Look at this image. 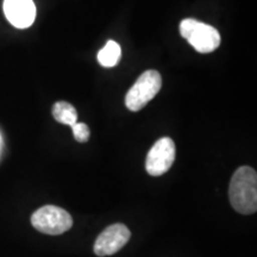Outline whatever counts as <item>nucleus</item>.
Listing matches in <instances>:
<instances>
[{
	"label": "nucleus",
	"instance_id": "4",
	"mask_svg": "<svg viewBox=\"0 0 257 257\" xmlns=\"http://www.w3.org/2000/svg\"><path fill=\"white\" fill-rule=\"evenodd\" d=\"M31 224L42 233L57 236L72 229L73 218L63 208L47 205L35 212L31 216Z\"/></svg>",
	"mask_w": 257,
	"mask_h": 257
},
{
	"label": "nucleus",
	"instance_id": "3",
	"mask_svg": "<svg viewBox=\"0 0 257 257\" xmlns=\"http://www.w3.org/2000/svg\"><path fill=\"white\" fill-rule=\"evenodd\" d=\"M162 78L157 70H147L138 78L125 96V106L130 111L137 112L146 106L160 92Z\"/></svg>",
	"mask_w": 257,
	"mask_h": 257
},
{
	"label": "nucleus",
	"instance_id": "2",
	"mask_svg": "<svg viewBox=\"0 0 257 257\" xmlns=\"http://www.w3.org/2000/svg\"><path fill=\"white\" fill-rule=\"evenodd\" d=\"M180 34L201 54L212 53L220 44V35L216 28L192 18L184 19L180 23Z\"/></svg>",
	"mask_w": 257,
	"mask_h": 257
},
{
	"label": "nucleus",
	"instance_id": "9",
	"mask_svg": "<svg viewBox=\"0 0 257 257\" xmlns=\"http://www.w3.org/2000/svg\"><path fill=\"white\" fill-rule=\"evenodd\" d=\"M53 115L61 124L73 126L78 121V112L72 104L66 101H57L53 107Z\"/></svg>",
	"mask_w": 257,
	"mask_h": 257
},
{
	"label": "nucleus",
	"instance_id": "1",
	"mask_svg": "<svg viewBox=\"0 0 257 257\" xmlns=\"http://www.w3.org/2000/svg\"><path fill=\"white\" fill-rule=\"evenodd\" d=\"M229 197L231 206L240 214H252L257 210V174L251 167H240L231 178Z\"/></svg>",
	"mask_w": 257,
	"mask_h": 257
},
{
	"label": "nucleus",
	"instance_id": "5",
	"mask_svg": "<svg viewBox=\"0 0 257 257\" xmlns=\"http://www.w3.org/2000/svg\"><path fill=\"white\" fill-rule=\"evenodd\" d=\"M175 143L172 138L163 137L154 144L147 155L146 169L152 176L166 174L175 161Z\"/></svg>",
	"mask_w": 257,
	"mask_h": 257
},
{
	"label": "nucleus",
	"instance_id": "6",
	"mask_svg": "<svg viewBox=\"0 0 257 257\" xmlns=\"http://www.w3.org/2000/svg\"><path fill=\"white\" fill-rule=\"evenodd\" d=\"M130 230L124 224H113L99 234L94 243V253L99 257L111 256L118 252L128 242Z\"/></svg>",
	"mask_w": 257,
	"mask_h": 257
},
{
	"label": "nucleus",
	"instance_id": "10",
	"mask_svg": "<svg viewBox=\"0 0 257 257\" xmlns=\"http://www.w3.org/2000/svg\"><path fill=\"white\" fill-rule=\"evenodd\" d=\"M70 127H72L73 130L74 138H75L79 143H85L89 140L91 131H89L88 126L85 123H78V121H76V123Z\"/></svg>",
	"mask_w": 257,
	"mask_h": 257
},
{
	"label": "nucleus",
	"instance_id": "7",
	"mask_svg": "<svg viewBox=\"0 0 257 257\" xmlns=\"http://www.w3.org/2000/svg\"><path fill=\"white\" fill-rule=\"evenodd\" d=\"M4 14L15 28L27 29L36 18V6L32 0H5Z\"/></svg>",
	"mask_w": 257,
	"mask_h": 257
},
{
	"label": "nucleus",
	"instance_id": "8",
	"mask_svg": "<svg viewBox=\"0 0 257 257\" xmlns=\"http://www.w3.org/2000/svg\"><path fill=\"white\" fill-rule=\"evenodd\" d=\"M120 46L114 41H108L106 46L98 53V61L105 68H111L120 61Z\"/></svg>",
	"mask_w": 257,
	"mask_h": 257
}]
</instances>
